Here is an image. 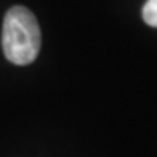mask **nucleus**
Instances as JSON below:
<instances>
[{
  "mask_svg": "<svg viewBox=\"0 0 157 157\" xmlns=\"http://www.w3.org/2000/svg\"><path fill=\"white\" fill-rule=\"evenodd\" d=\"M42 34L34 13L15 5L3 18L2 48L5 58L16 66L31 64L40 52Z\"/></svg>",
  "mask_w": 157,
  "mask_h": 157,
  "instance_id": "f257e3e1",
  "label": "nucleus"
},
{
  "mask_svg": "<svg viewBox=\"0 0 157 157\" xmlns=\"http://www.w3.org/2000/svg\"><path fill=\"white\" fill-rule=\"evenodd\" d=\"M143 19L151 27H157V0H147L143 6Z\"/></svg>",
  "mask_w": 157,
  "mask_h": 157,
  "instance_id": "f03ea898",
  "label": "nucleus"
}]
</instances>
